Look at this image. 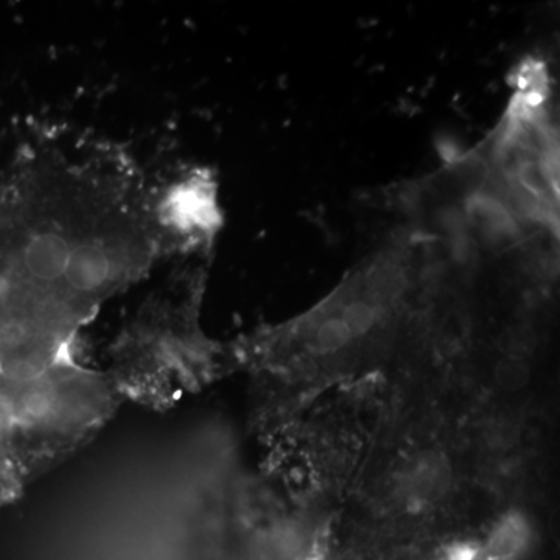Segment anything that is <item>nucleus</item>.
Returning a JSON list of instances; mask_svg holds the SVG:
<instances>
[{"label": "nucleus", "instance_id": "nucleus-5", "mask_svg": "<svg viewBox=\"0 0 560 560\" xmlns=\"http://www.w3.org/2000/svg\"><path fill=\"white\" fill-rule=\"evenodd\" d=\"M500 383L506 388L518 389L525 385L526 370L517 363H506L499 370Z\"/></svg>", "mask_w": 560, "mask_h": 560}, {"label": "nucleus", "instance_id": "nucleus-2", "mask_svg": "<svg viewBox=\"0 0 560 560\" xmlns=\"http://www.w3.org/2000/svg\"><path fill=\"white\" fill-rule=\"evenodd\" d=\"M528 530L521 518H506L492 534L488 560H512L525 547Z\"/></svg>", "mask_w": 560, "mask_h": 560}, {"label": "nucleus", "instance_id": "nucleus-1", "mask_svg": "<svg viewBox=\"0 0 560 560\" xmlns=\"http://www.w3.org/2000/svg\"><path fill=\"white\" fill-rule=\"evenodd\" d=\"M445 481H447L445 467L442 466L441 460L423 459L408 475L405 492L411 500H434L444 490Z\"/></svg>", "mask_w": 560, "mask_h": 560}, {"label": "nucleus", "instance_id": "nucleus-4", "mask_svg": "<svg viewBox=\"0 0 560 560\" xmlns=\"http://www.w3.org/2000/svg\"><path fill=\"white\" fill-rule=\"evenodd\" d=\"M342 320L348 324L352 334H357V331L370 329L371 324L374 323V312L364 302H357V304L349 305L346 308Z\"/></svg>", "mask_w": 560, "mask_h": 560}, {"label": "nucleus", "instance_id": "nucleus-3", "mask_svg": "<svg viewBox=\"0 0 560 560\" xmlns=\"http://www.w3.org/2000/svg\"><path fill=\"white\" fill-rule=\"evenodd\" d=\"M348 324L342 318H334L324 323L318 330V342L320 348L335 349L346 345L352 337Z\"/></svg>", "mask_w": 560, "mask_h": 560}]
</instances>
